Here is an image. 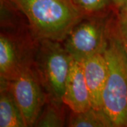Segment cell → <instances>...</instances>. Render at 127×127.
<instances>
[{"instance_id": "cell-1", "label": "cell", "mask_w": 127, "mask_h": 127, "mask_svg": "<svg viewBox=\"0 0 127 127\" xmlns=\"http://www.w3.org/2000/svg\"><path fill=\"white\" fill-rule=\"evenodd\" d=\"M27 18L28 30L35 40L62 42L85 16L71 0H7Z\"/></svg>"}, {"instance_id": "cell-6", "label": "cell", "mask_w": 127, "mask_h": 127, "mask_svg": "<svg viewBox=\"0 0 127 127\" xmlns=\"http://www.w3.org/2000/svg\"><path fill=\"white\" fill-rule=\"evenodd\" d=\"M8 83L26 127H34L48 96L32 66H28L18 77Z\"/></svg>"}, {"instance_id": "cell-14", "label": "cell", "mask_w": 127, "mask_h": 127, "mask_svg": "<svg viewBox=\"0 0 127 127\" xmlns=\"http://www.w3.org/2000/svg\"><path fill=\"white\" fill-rule=\"evenodd\" d=\"M114 11L117 14H121L127 11V0H114Z\"/></svg>"}, {"instance_id": "cell-9", "label": "cell", "mask_w": 127, "mask_h": 127, "mask_svg": "<svg viewBox=\"0 0 127 127\" xmlns=\"http://www.w3.org/2000/svg\"><path fill=\"white\" fill-rule=\"evenodd\" d=\"M0 127H26L8 81L0 78Z\"/></svg>"}, {"instance_id": "cell-7", "label": "cell", "mask_w": 127, "mask_h": 127, "mask_svg": "<svg viewBox=\"0 0 127 127\" xmlns=\"http://www.w3.org/2000/svg\"><path fill=\"white\" fill-rule=\"evenodd\" d=\"M62 102L73 112H81L92 107L81 62L73 59L64 87Z\"/></svg>"}, {"instance_id": "cell-13", "label": "cell", "mask_w": 127, "mask_h": 127, "mask_svg": "<svg viewBox=\"0 0 127 127\" xmlns=\"http://www.w3.org/2000/svg\"><path fill=\"white\" fill-rule=\"evenodd\" d=\"M117 18L119 32L127 52V11L122 14H117Z\"/></svg>"}, {"instance_id": "cell-12", "label": "cell", "mask_w": 127, "mask_h": 127, "mask_svg": "<svg viewBox=\"0 0 127 127\" xmlns=\"http://www.w3.org/2000/svg\"><path fill=\"white\" fill-rule=\"evenodd\" d=\"M85 16L103 15L114 11V0H71Z\"/></svg>"}, {"instance_id": "cell-4", "label": "cell", "mask_w": 127, "mask_h": 127, "mask_svg": "<svg viewBox=\"0 0 127 127\" xmlns=\"http://www.w3.org/2000/svg\"><path fill=\"white\" fill-rule=\"evenodd\" d=\"M115 14L85 16L71 28L62 42L73 59L82 62L104 52Z\"/></svg>"}, {"instance_id": "cell-2", "label": "cell", "mask_w": 127, "mask_h": 127, "mask_svg": "<svg viewBox=\"0 0 127 127\" xmlns=\"http://www.w3.org/2000/svg\"><path fill=\"white\" fill-rule=\"evenodd\" d=\"M104 52L108 73L102 94V109L114 127H127V52L116 14L110 24Z\"/></svg>"}, {"instance_id": "cell-5", "label": "cell", "mask_w": 127, "mask_h": 127, "mask_svg": "<svg viewBox=\"0 0 127 127\" xmlns=\"http://www.w3.org/2000/svg\"><path fill=\"white\" fill-rule=\"evenodd\" d=\"M20 34L1 31L0 78L12 81L32 65L36 40L31 33L26 36Z\"/></svg>"}, {"instance_id": "cell-3", "label": "cell", "mask_w": 127, "mask_h": 127, "mask_svg": "<svg viewBox=\"0 0 127 127\" xmlns=\"http://www.w3.org/2000/svg\"><path fill=\"white\" fill-rule=\"evenodd\" d=\"M72 61L62 42L36 40L32 66L49 100L63 102L64 87Z\"/></svg>"}, {"instance_id": "cell-8", "label": "cell", "mask_w": 127, "mask_h": 127, "mask_svg": "<svg viewBox=\"0 0 127 127\" xmlns=\"http://www.w3.org/2000/svg\"><path fill=\"white\" fill-rule=\"evenodd\" d=\"M82 63L84 76L90 93L92 107L102 109V94L108 73L104 52L92 55Z\"/></svg>"}, {"instance_id": "cell-10", "label": "cell", "mask_w": 127, "mask_h": 127, "mask_svg": "<svg viewBox=\"0 0 127 127\" xmlns=\"http://www.w3.org/2000/svg\"><path fill=\"white\" fill-rule=\"evenodd\" d=\"M68 127H114L111 119L103 109L93 107L81 112L70 114Z\"/></svg>"}, {"instance_id": "cell-11", "label": "cell", "mask_w": 127, "mask_h": 127, "mask_svg": "<svg viewBox=\"0 0 127 127\" xmlns=\"http://www.w3.org/2000/svg\"><path fill=\"white\" fill-rule=\"evenodd\" d=\"M63 102L47 100L34 127H62L65 125V110Z\"/></svg>"}]
</instances>
